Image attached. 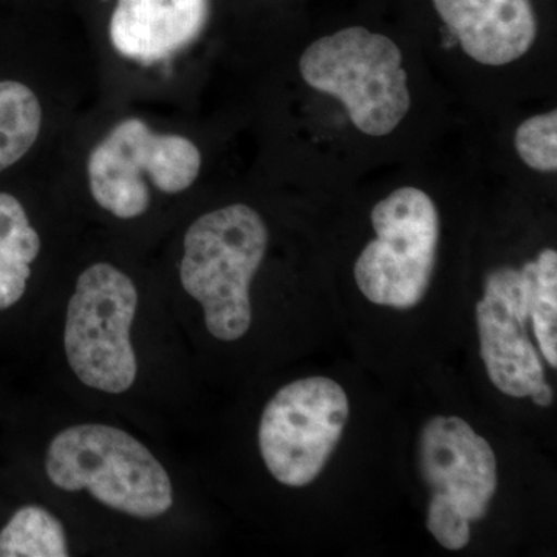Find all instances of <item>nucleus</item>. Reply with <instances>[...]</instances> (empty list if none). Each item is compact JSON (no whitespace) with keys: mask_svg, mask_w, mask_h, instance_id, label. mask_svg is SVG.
Listing matches in <instances>:
<instances>
[{"mask_svg":"<svg viewBox=\"0 0 557 557\" xmlns=\"http://www.w3.org/2000/svg\"><path fill=\"white\" fill-rule=\"evenodd\" d=\"M180 281L203 307L208 332L237 341L251 327L249 287L265 258L269 230L259 212L236 203L197 219L185 234Z\"/></svg>","mask_w":557,"mask_h":557,"instance_id":"f257e3e1","label":"nucleus"},{"mask_svg":"<svg viewBox=\"0 0 557 557\" xmlns=\"http://www.w3.org/2000/svg\"><path fill=\"white\" fill-rule=\"evenodd\" d=\"M46 471L60 490H87L100 504L132 518H160L174 505L166 469L141 442L119 428L64 429L51 440Z\"/></svg>","mask_w":557,"mask_h":557,"instance_id":"f03ea898","label":"nucleus"},{"mask_svg":"<svg viewBox=\"0 0 557 557\" xmlns=\"http://www.w3.org/2000/svg\"><path fill=\"white\" fill-rule=\"evenodd\" d=\"M300 75L310 87L338 98L351 123L384 137L410 109L408 73L394 40L364 27L344 28L304 51Z\"/></svg>","mask_w":557,"mask_h":557,"instance_id":"7ed1b4c3","label":"nucleus"},{"mask_svg":"<svg viewBox=\"0 0 557 557\" xmlns=\"http://www.w3.org/2000/svg\"><path fill=\"white\" fill-rule=\"evenodd\" d=\"M137 307V287L116 267L95 263L81 273L64 329L65 357L81 383L113 395L134 386L131 327Z\"/></svg>","mask_w":557,"mask_h":557,"instance_id":"20e7f679","label":"nucleus"},{"mask_svg":"<svg viewBox=\"0 0 557 557\" xmlns=\"http://www.w3.org/2000/svg\"><path fill=\"white\" fill-rule=\"evenodd\" d=\"M418 458L431 491L428 530L440 545L458 552L496 494V454L463 418L450 416L432 418L423 428Z\"/></svg>","mask_w":557,"mask_h":557,"instance_id":"39448f33","label":"nucleus"},{"mask_svg":"<svg viewBox=\"0 0 557 557\" xmlns=\"http://www.w3.org/2000/svg\"><path fill=\"white\" fill-rule=\"evenodd\" d=\"M201 153L189 138L159 134L145 121H120L91 149L87 177L91 197L123 220L137 219L150 207L146 177L160 193L180 194L199 177Z\"/></svg>","mask_w":557,"mask_h":557,"instance_id":"423d86ee","label":"nucleus"},{"mask_svg":"<svg viewBox=\"0 0 557 557\" xmlns=\"http://www.w3.org/2000/svg\"><path fill=\"white\" fill-rule=\"evenodd\" d=\"M376 237L355 263L362 295L388 309L409 310L426 296L437 262V207L418 188H399L372 211Z\"/></svg>","mask_w":557,"mask_h":557,"instance_id":"0eeeda50","label":"nucleus"},{"mask_svg":"<svg viewBox=\"0 0 557 557\" xmlns=\"http://www.w3.org/2000/svg\"><path fill=\"white\" fill-rule=\"evenodd\" d=\"M344 388L325 376L293 381L270 399L259 426V448L274 479L310 485L327 465L346 428Z\"/></svg>","mask_w":557,"mask_h":557,"instance_id":"6e6552de","label":"nucleus"},{"mask_svg":"<svg viewBox=\"0 0 557 557\" xmlns=\"http://www.w3.org/2000/svg\"><path fill=\"white\" fill-rule=\"evenodd\" d=\"M530 265L487 274L478 304L480 355L494 386L509 397L533 398L545 386V369L527 333Z\"/></svg>","mask_w":557,"mask_h":557,"instance_id":"1a4fd4ad","label":"nucleus"},{"mask_svg":"<svg viewBox=\"0 0 557 557\" xmlns=\"http://www.w3.org/2000/svg\"><path fill=\"white\" fill-rule=\"evenodd\" d=\"M211 0H116L109 22L113 49L152 65L193 46L205 32Z\"/></svg>","mask_w":557,"mask_h":557,"instance_id":"9d476101","label":"nucleus"},{"mask_svg":"<svg viewBox=\"0 0 557 557\" xmlns=\"http://www.w3.org/2000/svg\"><path fill=\"white\" fill-rule=\"evenodd\" d=\"M434 5L465 53L480 64H509L536 40L530 0H434Z\"/></svg>","mask_w":557,"mask_h":557,"instance_id":"9b49d317","label":"nucleus"},{"mask_svg":"<svg viewBox=\"0 0 557 557\" xmlns=\"http://www.w3.org/2000/svg\"><path fill=\"white\" fill-rule=\"evenodd\" d=\"M40 237L21 201L0 193V311L20 302L38 258Z\"/></svg>","mask_w":557,"mask_h":557,"instance_id":"f8f14e48","label":"nucleus"},{"mask_svg":"<svg viewBox=\"0 0 557 557\" xmlns=\"http://www.w3.org/2000/svg\"><path fill=\"white\" fill-rule=\"evenodd\" d=\"M40 126L42 108L35 91L17 81H0V172L25 157Z\"/></svg>","mask_w":557,"mask_h":557,"instance_id":"ddd939ff","label":"nucleus"},{"mask_svg":"<svg viewBox=\"0 0 557 557\" xmlns=\"http://www.w3.org/2000/svg\"><path fill=\"white\" fill-rule=\"evenodd\" d=\"M67 536L47 509L28 505L0 531V557H67Z\"/></svg>","mask_w":557,"mask_h":557,"instance_id":"4468645a","label":"nucleus"},{"mask_svg":"<svg viewBox=\"0 0 557 557\" xmlns=\"http://www.w3.org/2000/svg\"><path fill=\"white\" fill-rule=\"evenodd\" d=\"M530 265L528 317L533 318L534 336L549 366H557V252L544 249Z\"/></svg>","mask_w":557,"mask_h":557,"instance_id":"2eb2a0df","label":"nucleus"},{"mask_svg":"<svg viewBox=\"0 0 557 557\" xmlns=\"http://www.w3.org/2000/svg\"><path fill=\"white\" fill-rule=\"evenodd\" d=\"M516 149L520 159L531 170L556 172L557 170V113L531 116L516 131Z\"/></svg>","mask_w":557,"mask_h":557,"instance_id":"dca6fc26","label":"nucleus"},{"mask_svg":"<svg viewBox=\"0 0 557 557\" xmlns=\"http://www.w3.org/2000/svg\"><path fill=\"white\" fill-rule=\"evenodd\" d=\"M533 401L536 403L537 406H542V408H547V406L552 405L553 401V391L552 386H545L539 392L537 395H534Z\"/></svg>","mask_w":557,"mask_h":557,"instance_id":"f3484780","label":"nucleus"}]
</instances>
